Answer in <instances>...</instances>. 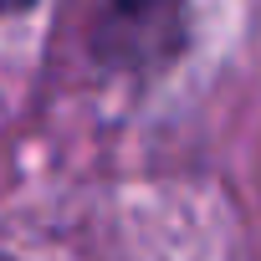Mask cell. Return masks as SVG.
Listing matches in <instances>:
<instances>
[{
	"instance_id": "1",
	"label": "cell",
	"mask_w": 261,
	"mask_h": 261,
	"mask_svg": "<svg viewBox=\"0 0 261 261\" xmlns=\"http://www.w3.org/2000/svg\"><path fill=\"white\" fill-rule=\"evenodd\" d=\"M113 16L128 26L134 41H159V46H174L169 36L179 31V0H108Z\"/></svg>"
},
{
	"instance_id": "2",
	"label": "cell",
	"mask_w": 261,
	"mask_h": 261,
	"mask_svg": "<svg viewBox=\"0 0 261 261\" xmlns=\"http://www.w3.org/2000/svg\"><path fill=\"white\" fill-rule=\"evenodd\" d=\"M31 0H0V16H11V11H26Z\"/></svg>"
}]
</instances>
